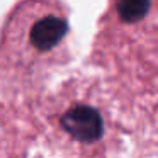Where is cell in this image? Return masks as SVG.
I'll list each match as a JSON object with an SVG mask.
<instances>
[{
    "label": "cell",
    "instance_id": "1",
    "mask_svg": "<svg viewBox=\"0 0 158 158\" xmlns=\"http://www.w3.org/2000/svg\"><path fill=\"white\" fill-rule=\"evenodd\" d=\"M61 127L82 143H94L104 133V121L95 107L77 104L61 116Z\"/></svg>",
    "mask_w": 158,
    "mask_h": 158
}]
</instances>
